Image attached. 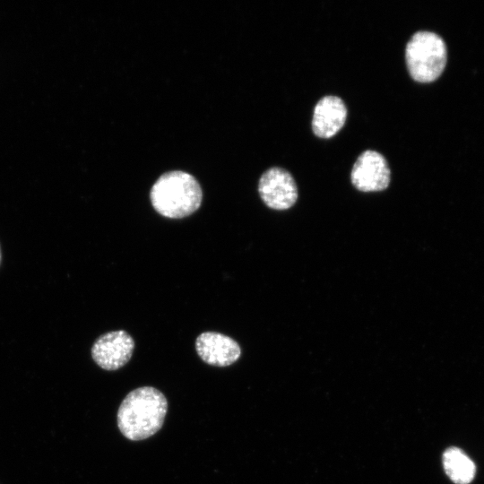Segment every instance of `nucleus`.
<instances>
[{
    "label": "nucleus",
    "mask_w": 484,
    "mask_h": 484,
    "mask_svg": "<svg viewBox=\"0 0 484 484\" xmlns=\"http://www.w3.org/2000/svg\"><path fill=\"white\" fill-rule=\"evenodd\" d=\"M258 192L263 202L274 210L289 209L298 199V189L292 176L278 167L267 169L261 176Z\"/></svg>",
    "instance_id": "5"
},
{
    "label": "nucleus",
    "mask_w": 484,
    "mask_h": 484,
    "mask_svg": "<svg viewBox=\"0 0 484 484\" xmlns=\"http://www.w3.org/2000/svg\"><path fill=\"white\" fill-rule=\"evenodd\" d=\"M405 59L412 79L419 82H433L445 66V44L434 32L418 31L407 43Z\"/></svg>",
    "instance_id": "3"
},
{
    "label": "nucleus",
    "mask_w": 484,
    "mask_h": 484,
    "mask_svg": "<svg viewBox=\"0 0 484 484\" xmlns=\"http://www.w3.org/2000/svg\"><path fill=\"white\" fill-rule=\"evenodd\" d=\"M390 169L385 157L376 151L362 152L353 165V186L362 192L385 190L390 183Z\"/></svg>",
    "instance_id": "6"
},
{
    "label": "nucleus",
    "mask_w": 484,
    "mask_h": 484,
    "mask_svg": "<svg viewBox=\"0 0 484 484\" xmlns=\"http://www.w3.org/2000/svg\"><path fill=\"white\" fill-rule=\"evenodd\" d=\"M168 411L164 394L152 386L131 391L117 411V426L129 440L146 439L162 427Z\"/></svg>",
    "instance_id": "1"
},
{
    "label": "nucleus",
    "mask_w": 484,
    "mask_h": 484,
    "mask_svg": "<svg viewBox=\"0 0 484 484\" xmlns=\"http://www.w3.org/2000/svg\"><path fill=\"white\" fill-rule=\"evenodd\" d=\"M134 341L124 330L112 331L99 336L91 348V356L105 370H117L131 359Z\"/></svg>",
    "instance_id": "4"
},
{
    "label": "nucleus",
    "mask_w": 484,
    "mask_h": 484,
    "mask_svg": "<svg viewBox=\"0 0 484 484\" xmlns=\"http://www.w3.org/2000/svg\"><path fill=\"white\" fill-rule=\"evenodd\" d=\"M150 199L154 210L169 219H182L196 212L202 203L200 184L191 174L173 170L162 174L153 184Z\"/></svg>",
    "instance_id": "2"
},
{
    "label": "nucleus",
    "mask_w": 484,
    "mask_h": 484,
    "mask_svg": "<svg viewBox=\"0 0 484 484\" xmlns=\"http://www.w3.org/2000/svg\"><path fill=\"white\" fill-rule=\"evenodd\" d=\"M1 257H2V255H1V248H0V263H1Z\"/></svg>",
    "instance_id": "10"
},
{
    "label": "nucleus",
    "mask_w": 484,
    "mask_h": 484,
    "mask_svg": "<svg viewBox=\"0 0 484 484\" xmlns=\"http://www.w3.org/2000/svg\"><path fill=\"white\" fill-rule=\"evenodd\" d=\"M445 473L456 484H468L475 476V464L461 449L450 447L443 454Z\"/></svg>",
    "instance_id": "9"
},
{
    "label": "nucleus",
    "mask_w": 484,
    "mask_h": 484,
    "mask_svg": "<svg viewBox=\"0 0 484 484\" xmlns=\"http://www.w3.org/2000/svg\"><path fill=\"white\" fill-rule=\"evenodd\" d=\"M195 350L205 363L217 367L229 366L241 355V349L236 341L216 332L201 333L195 341Z\"/></svg>",
    "instance_id": "7"
},
{
    "label": "nucleus",
    "mask_w": 484,
    "mask_h": 484,
    "mask_svg": "<svg viewBox=\"0 0 484 484\" xmlns=\"http://www.w3.org/2000/svg\"><path fill=\"white\" fill-rule=\"evenodd\" d=\"M347 116L344 102L337 96H325L315 107L312 129L321 138H330L343 126Z\"/></svg>",
    "instance_id": "8"
}]
</instances>
